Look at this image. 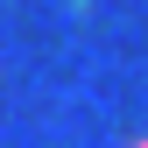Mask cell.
<instances>
[{
    "instance_id": "6da1fadb",
    "label": "cell",
    "mask_w": 148,
    "mask_h": 148,
    "mask_svg": "<svg viewBox=\"0 0 148 148\" xmlns=\"http://www.w3.org/2000/svg\"><path fill=\"white\" fill-rule=\"evenodd\" d=\"M127 148H148V134H134V141H127Z\"/></svg>"
}]
</instances>
